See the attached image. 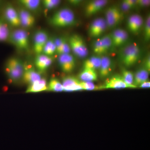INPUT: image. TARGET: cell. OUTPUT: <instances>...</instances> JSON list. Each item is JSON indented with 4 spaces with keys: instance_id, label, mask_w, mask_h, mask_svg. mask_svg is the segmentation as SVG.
<instances>
[{
    "instance_id": "cell-35",
    "label": "cell",
    "mask_w": 150,
    "mask_h": 150,
    "mask_svg": "<svg viewBox=\"0 0 150 150\" xmlns=\"http://www.w3.org/2000/svg\"><path fill=\"white\" fill-rule=\"evenodd\" d=\"M66 39V38L65 37L58 38L56 39H54V42L56 47V53L59 55H60L61 54L62 46Z\"/></svg>"
},
{
    "instance_id": "cell-29",
    "label": "cell",
    "mask_w": 150,
    "mask_h": 150,
    "mask_svg": "<svg viewBox=\"0 0 150 150\" xmlns=\"http://www.w3.org/2000/svg\"><path fill=\"white\" fill-rule=\"evenodd\" d=\"M103 44V49L104 54L108 52L112 46V41L110 34L104 35L102 38Z\"/></svg>"
},
{
    "instance_id": "cell-23",
    "label": "cell",
    "mask_w": 150,
    "mask_h": 150,
    "mask_svg": "<svg viewBox=\"0 0 150 150\" xmlns=\"http://www.w3.org/2000/svg\"><path fill=\"white\" fill-rule=\"evenodd\" d=\"M47 91L59 92L64 91V89L63 85L60 81L56 78H52L48 83Z\"/></svg>"
},
{
    "instance_id": "cell-22",
    "label": "cell",
    "mask_w": 150,
    "mask_h": 150,
    "mask_svg": "<svg viewBox=\"0 0 150 150\" xmlns=\"http://www.w3.org/2000/svg\"><path fill=\"white\" fill-rule=\"evenodd\" d=\"M101 57L98 56H92L86 60L83 63V68L91 69L96 71L99 69L101 65Z\"/></svg>"
},
{
    "instance_id": "cell-10",
    "label": "cell",
    "mask_w": 150,
    "mask_h": 150,
    "mask_svg": "<svg viewBox=\"0 0 150 150\" xmlns=\"http://www.w3.org/2000/svg\"><path fill=\"white\" fill-rule=\"evenodd\" d=\"M112 41V46L120 47L123 46L129 39V34L126 30L122 29H115L111 34Z\"/></svg>"
},
{
    "instance_id": "cell-27",
    "label": "cell",
    "mask_w": 150,
    "mask_h": 150,
    "mask_svg": "<svg viewBox=\"0 0 150 150\" xmlns=\"http://www.w3.org/2000/svg\"><path fill=\"white\" fill-rule=\"evenodd\" d=\"M9 35V30L7 25L0 21V41L6 40Z\"/></svg>"
},
{
    "instance_id": "cell-9",
    "label": "cell",
    "mask_w": 150,
    "mask_h": 150,
    "mask_svg": "<svg viewBox=\"0 0 150 150\" xmlns=\"http://www.w3.org/2000/svg\"><path fill=\"white\" fill-rule=\"evenodd\" d=\"M48 39V34L44 30H39L35 33L33 48L35 53L38 55L42 53L43 48Z\"/></svg>"
},
{
    "instance_id": "cell-24",
    "label": "cell",
    "mask_w": 150,
    "mask_h": 150,
    "mask_svg": "<svg viewBox=\"0 0 150 150\" xmlns=\"http://www.w3.org/2000/svg\"><path fill=\"white\" fill-rule=\"evenodd\" d=\"M56 52V47L54 42V39H48L43 48L42 53L44 55L50 56L54 55Z\"/></svg>"
},
{
    "instance_id": "cell-32",
    "label": "cell",
    "mask_w": 150,
    "mask_h": 150,
    "mask_svg": "<svg viewBox=\"0 0 150 150\" xmlns=\"http://www.w3.org/2000/svg\"><path fill=\"white\" fill-rule=\"evenodd\" d=\"M144 37L146 41H149L150 39V16L148 15L145 22L144 28Z\"/></svg>"
},
{
    "instance_id": "cell-28",
    "label": "cell",
    "mask_w": 150,
    "mask_h": 150,
    "mask_svg": "<svg viewBox=\"0 0 150 150\" xmlns=\"http://www.w3.org/2000/svg\"><path fill=\"white\" fill-rule=\"evenodd\" d=\"M123 14L122 13L114 17L106 20L107 26L109 28L115 27L121 22V20L123 18Z\"/></svg>"
},
{
    "instance_id": "cell-21",
    "label": "cell",
    "mask_w": 150,
    "mask_h": 150,
    "mask_svg": "<svg viewBox=\"0 0 150 150\" xmlns=\"http://www.w3.org/2000/svg\"><path fill=\"white\" fill-rule=\"evenodd\" d=\"M149 73L144 67L138 70L134 75V85L138 88L141 84L148 81Z\"/></svg>"
},
{
    "instance_id": "cell-14",
    "label": "cell",
    "mask_w": 150,
    "mask_h": 150,
    "mask_svg": "<svg viewBox=\"0 0 150 150\" xmlns=\"http://www.w3.org/2000/svg\"><path fill=\"white\" fill-rule=\"evenodd\" d=\"M41 78V74L33 67L25 65V70L22 80L25 83L31 84L36 81L39 80Z\"/></svg>"
},
{
    "instance_id": "cell-36",
    "label": "cell",
    "mask_w": 150,
    "mask_h": 150,
    "mask_svg": "<svg viewBox=\"0 0 150 150\" xmlns=\"http://www.w3.org/2000/svg\"><path fill=\"white\" fill-rule=\"evenodd\" d=\"M71 50V48L68 42V39L66 38L62 46V51L60 55L62 54H69Z\"/></svg>"
},
{
    "instance_id": "cell-13",
    "label": "cell",
    "mask_w": 150,
    "mask_h": 150,
    "mask_svg": "<svg viewBox=\"0 0 150 150\" xmlns=\"http://www.w3.org/2000/svg\"><path fill=\"white\" fill-rule=\"evenodd\" d=\"M108 2L106 0H95L91 1L85 8V14L87 16H91L99 12Z\"/></svg>"
},
{
    "instance_id": "cell-31",
    "label": "cell",
    "mask_w": 150,
    "mask_h": 150,
    "mask_svg": "<svg viewBox=\"0 0 150 150\" xmlns=\"http://www.w3.org/2000/svg\"><path fill=\"white\" fill-rule=\"evenodd\" d=\"M122 12L118 8L115 6L110 7L108 8L105 12L106 20L112 18L113 17L116 16Z\"/></svg>"
},
{
    "instance_id": "cell-2",
    "label": "cell",
    "mask_w": 150,
    "mask_h": 150,
    "mask_svg": "<svg viewBox=\"0 0 150 150\" xmlns=\"http://www.w3.org/2000/svg\"><path fill=\"white\" fill-rule=\"evenodd\" d=\"M25 65L21 60L13 57L8 60L5 71L11 82L16 83L22 80Z\"/></svg>"
},
{
    "instance_id": "cell-39",
    "label": "cell",
    "mask_w": 150,
    "mask_h": 150,
    "mask_svg": "<svg viewBox=\"0 0 150 150\" xmlns=\"http://www.w3.org/2000/svg\"><path fill=\"white\" fill-rule=\"evenodd\" d=\"M145 68L147 71H149V72H150V55H148L147 57L146 58V60H145V62L144 64Z\"/></svg>"
},
{
    "instance_id": "cell-3",
    "label": "cell",
    "mask_w": 150,
    "mask_h": 150,
    "mask_svg": "<svg viewBox=\"0 0 150 150\" xmlns=\"http://www.w3.org/2000/svg\"><path fill=\"white\" fill-rule=\"evenodd\" d=\"M141 56V50L136 43H131L124 47L120 54V60L126 67L134 66L139 61Z\"/></svg>"
},
{
    "instance_id": "cell-25",
    "label": "cell",
    "mask_w": 150,
    "mask_h": 150,
    "mask_svg": "<svg viewBox=\"0 0 150 150\" xmlns=\"http://www.w3.org/2000/svg\"><path fill=\"white\" fill-rule=\"evenodd\" d=\"M19 3L25 8L30 11H35L40 6V1L39 0H21Z\"/></svg>"
},
{
    "instance_id": "cell-11",
    "label": "cell",
    "mask_w": 150,
    "mask_h": 150,
    "mask_svg": "<svg viewBox=\"0 0 150 150\" xmlns=\"http://www.w3.org/2000/svg\"><path fill=\"white\" fill-rule=\"evenodd\" d=\"M64 91L74 92L83 90L81 81L73 76H67L63 79L62 83Z\"/></svg>"
},
{
    "instance_id": "cell-17",
    "label": "cell",
    "mask_w": 150,
    "mask_h": 150,
    "mask_svg": "<svg viewBox=\"0 0 150 150\" xmlns=\"http://www.w3.org/2000/svg\"><path fill=\"white\" fill-rule=\"evenodd\" d=\"M52 62V58L50 56L43 54H39L35 58V67L39 71H43L51 66Z\"/></svg>"
},
{
    "instance_id": "cell-12",
    "label": "cell",
    "mask_w": 150,
    "mask_h": 150,
    "mask_svg": "<svg viewBox=\"0 0 150 150\" xmlns=\"http://www.w3.org/2000/svg\"><path fill=\"white\" fill-rule=\"evenodd\" d=\"M144 21L141 16L134 14L128 19L127 26L128 29L134 34H138L141 31Z\"/></svg>"
},
{
    "instance_id": "cell-8",
    "label": "cell",
    "mask_w": 150,
    "mask_h": 150,
    "mask_svg": "<svg viewBox=\"0 0 150 150\" xmlns=\"http://www.w3.org/2000/svg\"><path fill=\"white\" fill-rule=\"evenodd\" d=\"M100 89H121L131 88V87L128 85L125 82L121 76L115 75L112 76L110 79L106 81L105 83Z\"/></svg>"
},
{
    "instance_id": "cell-18",
    "label": "cell",
    "mask_w": 150,
    "mask_h": 150,
    "mask_svg": "<svg viewBox=\"0 0 150 150\" xmlns=\"http://www.w3.org/2000/svg\"><path fill=\"white\" fill-rule=\"evenodd\" d=\"M21 25L24 28H30L35 24V18L29 12L22 9L19 12Z\"/></svg>"
},
{
    "instance_id": "cell-20",
    "label": "cell",
    "mask_w": 150,
    "mask_h": 150,
    "mask_svg": "<svg viewBox=\"0 0 150 150\" xmlns=\"http://www.w3.org/2000/svg\"><path fill=\"white\" fill-rule=\"evenodd\" d=\"M79 78L81 81L93 82L97 80L98 74L95 70L83 68L79 74Z\"/></svg>"
},
{
    "instance_id": "cell-30",
    "label": "cell",
    "mask_w": 150,
    "mask_h": 150,
    "mask_svg": "<svg viewBox=\"0 0 150 150\" xmlns=\"http://www.w3.org/2000/svg\"><path fill=\"white\" fill-rule=\"evenodd\" d=\"M93 50L94 52L98 55L104 54L103 44L101 38L98 39L93 43Z\"/></svg>"
},
{
    "instance_id": "cell-1",
    "label": "cell",
    "mask_w": 150,
    "mask_h": 150,
    "mask_svg": "<svg viewBox=\"0 0 150 150\" xmlns=\"http://www.w3.org/2000/svg\"><path fill=\"white\" fill-rule=\"evenodd\" d=\"M50 23L51 25L55 27H69L75 24L76 17L71 10L64 8L54 14L50 18Z\"/></svg>"
},
{
    "instance_id": "cell-7",
    "label": "cell",
    "mask_w": 150,
    "mask_h": 150,
    "mask_svg": "<svg viewBox=\"0 0 150 150\" xmlns=\"http://www.w3.org/2000/svg\"><path fill=\"white\" fill-rule=\"evenodd\" d=\"M59 63L61 69L66 73L71 72L76 67L74 58L70 54L59 55Z\"/></svg>"
},
{
    "instance_id": "cell-37",
    "label": "cell",
    "mask_w": 150,
    "mask_h": 150,
    "mask_svg": "<svg viewBox=\"0 0 150 150\" xmlns=\"http://www.w3.org/2000/svg\"><path fill=\"white\" fill-rule=\"evenodd\" d=\"M149 0H137V6L142 7L148 6L150 5Z\"/></svg>"
},
{
    "instance_id": "cell-4",
    "label": "cell",
    "mask_w": 150,
    "mask_h": 150,
    "mask_svg": "<svg viewBox=\"0 0 150 150\" xmlns=\"http://www.w3.org/2000/svg\"><path fill=\"white\" fill-rule=\"evenodd\" d=\"M68 42L71 50L75 56L81 59L87 56L88 49L84 40L80 35L77 34L71 35L68 39Z\"/></svg>"
},
{
    "instance_id": "cell-38",
    "label": "cell",
    "mask_w": 150,
    "mask_h": 150,
    "mask_svg": "<svg viewBox=\"0 0 150 150\" xmlns=\"http://www.w3.org/2000/svg\"><path fill=\"white\" fill-rule=\"evenodd\" d=\"M122 9L124 11H127L133 8L128 3L126 0L123 1L121 5Z\"/></svg>"
},
{
    "instance_id": "cell-40",
    "label": "cell",
    "mask_w": 150,
    "mask_h": 150,
    "mask_svg": "<svg viewBox=\"0 0 150 150\" xmlns=\"http://www.w3.org/2000/svg\"><path fill=\"white\" fill-rule=\"evenodd\" d=\"M150 87V82L149 81H147L144 82L143 83L141 84L138 87L141 88H149Z\"/></svg>"
},
{
    "instance_id": "cell-16",
    "label": "cell",
    "mask_w": 150,
    "mask_h": 150,
    "mask_svg": "<svg viewBox=\"0 0 150 150\" xmlns=\"http://www.w3.org/2000/svg\"><path fill=\"white\" fill-rule=\"evenodd\" d=\"M5 14L6 19L11 25L16 27L21 25L19 14L13 7L8 6L6 9Z\"/></svg>"
},
{
    "instance_id": "cell-26",
    "label": "cell",
    "mask_w": 150,
    "mask_h": 150,
    "mask_svg": "<svg viewBox=\"0 0 150 150\" xmlns=\"http://www.w3.org/2000/svg\"><path fill=\"white\" fill-rule=\"evenodd\" d=\"M121 76L125 82L131 87V88H137V87L134 85V75L132 72L126 69H123L122 71Z\"/></svg>"
},
{
    "instance_id": "cell-19",
    "label": "cell",
    "mask_w": 150,
    "mask_h": 150,
    "mask_svg": "<svg viewBox=\"0 0 150 150\" xmlns=\"http://www.w3.org/2000/svg\"><path fill=\"white\" fill-rule=\"evenodd\" d=\"M47 81L44 78H42L28 86L26 93H37L47 91Z\"/></svg>"
},
{
    "instance_id": "cell-15",
    "label": "cell",
    "mask_w": 150,
    "mask_h": 150,
    "mask_svg": "<svg viewBox=\"0 0 150 150\" xmlns=\"http://www.w3.org/2000/svg\"><path fill=\"white\" fill-rule=\"evenodd\" d=\"M113 69L112 60L109 57H101V65L100 67L99 76L102 79H105L110 76Z\"/></svg>"
},
{
    "instance_id": "cell-33",
    "label": "cell",
    "mask_w": 150,
    "mask_h": 150,
    "mask_svg": "<svg viewBox=\"0 0 150 150\" xmlns=\"http://www.w3.org/2000/svg\"><path fill=\"white\" fill-rule=\"evenodd\" d=\"M61 1L59 0H44L43 1V5L47 9H52L59 5Z\"/></svg>"
},
{
    "instance_id": "cell-34",
    "label": "cell",
    "mask_w": 150,
    "mask_h": 150,
    "mask_svg": "<svg viewBox=\"0 0 150 150\" xmlns=\"http://www.w3.org/2000/svg\"><path fill=\"white\" fill-rule=\"evenodd\" d=\"M81 85L83 90H85L88 91H93L96 90L99 88L97 87L93 82L81 81Z\"/></svg>"
},
{
    "instance_id": "cell-6",
    "label": "cell",
    "mask_w": 150,
    "mask_h": 150,
    "mask_svg": "<svg viewBox=\"0 0 150 150\" xmlns=\"http://www.w3.org/2000/svg\"><path fill=\"white\" fill-rule=\"evenodd\" d=\"M106 27V21L104 18H99L96 19L89 27V35L91 37H99L104 33Z\"/></svg>"
},
{
    "instance_id": "cell-5",
    "label": "cell",
    "mask_w": 150,
    "mask_h": 150,
    "mask_svg": "<svg viewBox=\"0 0 150 150\" xmlns=\"http://www.w3.org/2000/svg\"><path fill=\"white\" fill-rule=\"evenodd\" d=\"M11 42L17 48L26 51L29 49V37L27 31L23 29H17L9 35Z\"/></svg>"
},
{
    "instance_id": "cell-41",
    "label": "cell",
    "mask_w": 150,
    "mask_h": 150,
    "mask_svg": "<svg viewBox=\"0 0 150 150\" xmlns=\"http://www.w3.org/2000/svg\"><path fill=\"white\" fill-rule=\"evenodd\" d=\"M70 3L71 4H72L73 5H78L80 4V3L81 2V1H78V0H74V1H69Z\"/></svg>"
}]
</instances>
